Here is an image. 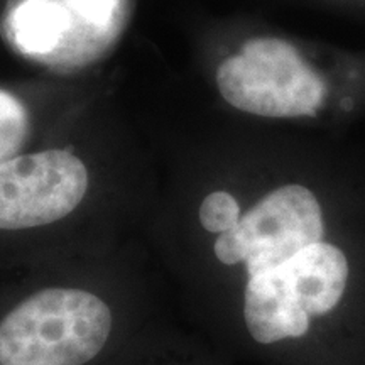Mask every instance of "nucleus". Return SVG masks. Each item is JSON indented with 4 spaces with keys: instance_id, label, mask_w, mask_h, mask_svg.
Returning <instances> with one entry per match:
<instances>
[{
    "instance_id": "nucleus-1",
    "label": "nucleus",
    "mask_w": 365,
    "mask_h": 365,
    "mask_svg": "<svg viewBox=\"0 0 365 365\" xmlns=\"http://www.w3.org/2000/svg\"><path fill=\"white\" fill-rule=\"evenodd\" d=\"M202 339L259 365H365V215L289 180L213 188L188 244L156 255Z\"/></svg>"
},
{
    "instance_id": "nucleus-2",
    "label": "nucleus",
    "mask_w": 365,
    "mask_h": 365,
    "mask_svg": "<svg viewBox=\"0 0 365 365\" xmlns=\"http://www.w3.org/2000/svg\"><path fill=\"white\" fill-rule=\"evenodd\" d=\"M134 255L75 250L0 262V365H110L156 319Z\"/></svg>"
},
{
    "instance_id": "nucleus-3",
    "label": "nucleus",
    "mask_w": 365,
    "mask_h": 365,
    "mask_svg": "<svg viewBox=\"0 0 365 365\" xmlns=\"http://www.w3.org/2000/svg\"><path fill=\"white\" fill-rule=\"evenodd\" d=\"M222 97L242 112L269 118L317 117L325 105V80L284 39L244 43L217 70Z\"/></svg>"
},
{
    "instance_id": "nucleus-4",
    "label": "nucleus",
    "mask_w": 365,
    "mask_h": 365,
    "mask_svg": "<svg viewBox=\"0 0 365 365\" xmlns=\"http://www.w3.org/2000/svg\"><path fill=\"white\" fill-rule=\"evenodd\" d=\"M90 170L71 149L21 153L0 163V234L58 227L90 193Z\"/></svg>"
},
{
    "instance_id": "nucleus-5",
    "label": "nucleus",
    "mask_w": 365,
    "mask_h": 365,
    "mask_svg": "<svg viewBox=\"0 0 365 365\" xmlns=\"http://www.w3.org/2000/svg\"><path fill=\"white\" fill-rule=\"evenodd\" d=\"M120 0H12L0 29L21 54L49 63L78 49L85 59L115 38Z\"/></svg>"
},
{
    "instance_id": "nucleus-6",
    "label": "nucleus",
    "mask_w": 365,
    "mask_h": 365,
    "mask_svg": "<svg viewBox=\"0 0 365 365\" xmlns=\"http://www.w3.org/2000/svg\"><path fill=\"white\" fill-rule=\"evenodd\" d=\"M110 365H228L202 336L186 335L153 322Z\"/></svg>"
},
{
    "instance_id": "nucleus-7",
    "label": "nucleus",
    "mask_w": 365,
    "mask_h": 365,
    "mask_svg": "<svg viewBox=\"0 0 365 365\" xmlns=\"http://www.w3.org/2000/svg\"><path fill=\"white\" fill-rule=\"evenodd\" d=\"M31 122L24 103L11 91L0 90V163L22 153Z\"/></svg>"
},
{
    "instance_id": "nucleus-8",
    "label": "nucleus",
    "mask_w": 365,
    "mask_h": 365,
    "mask_svg": "<svg viewBox=\"0 0 365 365\" xmlns=\"http://www.w3.org/2000/svg\"><path fill=\"white\" fill-rule=\"evenodd\" d=\"M344 110H350V108H352V105H354V102L352 100H344Z\"/></svg>"
}]
</instances>
